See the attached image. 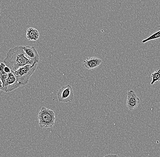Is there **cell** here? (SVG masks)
Returning a JSON list of instances; mask_svg holds the SVG:
<instances>
[{
  "label": "cell",
  "mask_w": 160,
  "mask_h": 157,
  "mask_svg": "<svg viewBox=\"0 0 160 157\" xmlns=\"http://www.w3.org/2000/svg\"><path fill=\"white\" fill-rule=\"evenodd\" d=\"M152 81L151 85L153 86L156 82L160 81V69L158 71H156L151 75Z\"/></svg>",
  "instance_id": "10"
},
{
  "label": "cell",
  "mask_w": 160,
  "mask_h": 157,
  "mask_svg": "<svg viewBox=\"0 0 160 157\" xmlns=\"http://www.w3.org/2000/svg\"><path fill=\"white\" fill-rule=\"evenodd\" d=\"M38 31L34 28H29L27 30V37L29 41H37L39 38Z\"/></svg>",
  "instance_id": "9"
},
{
  "label": "cell",
  "mask_w": 160,
  "mask_h": 157,
  "mask_svg": "<svg viewBox=\"0 0 160 157\" xmlns=\"http://www.w3.org/2000/svg\"><path fill=\"white\" fill-rule=\"evenodd\" d=\"M8 88L6 91V93L10 92L22 86L18 81L17 78L12 71L8 74Z\"/></svg>",
  "instance_id": "7"
},
{
  "label": "cell",
  "mask_w": 160,
  "mask_h": 157,
  "mask_svg": "<svg viewBox=\"0 0 160 157\" xmlns=\"http://www.w3.org/2000/svg\"><path fill=\"white\" fill-rule=\"evenodd\" d=\"M36 62H37L28 57L23 49V46H18L10 49L4 60V63L8 66L12 72L26 65Z\"/></svg>",
  "instance_id": "1"
},
{
  "label": "cell",
  "mask_w": 160,
  "mask_h": 157,
  "mask_svg": "<svg viewBox=\"0 0 160 157\" xmlns=\"http://www.w3.org/2000/svg\"><path fill=\"white\" fill-rule=\"evenodd\" d=\"M3 87V84L2 79L0 77V91L2 90Z\"/></svg>",
  "instance_id": "13"
},
{
  "label": "cell",
  "mask_w": 160,
  "mask_h": 157,
  "mask_svg": "<svg viewBox=\"0 0 160 157\" xmlns=\"http://www.w3.org/2000/svg\"><path fill=\"white\" fill-rule=\"evenodd\" d=\"M23 49L29 58L38 63L39 61V56L34 47L31 46L23 47Z\"/></svg>",
  "instance_id": "8"
},
{
  "label": "cell",
  "mask_w": 160,
  "mask_h": 157,
  "mask_svg": "<svg viewBox=\"0 0 160 157\" xmlns=\"http://www.w3.org/2000/svg\"><path fill=\"white\" fill-rule=\"evenodd\" d=\"M140 103L139 98L137 96L134 91L130 90L128 93L127 106L130 110L137 109Z\"/></svg>",
  "instance_id": "5"
},
{
  "label": "cell",
  "mask_w": 160,
  "mask_h": 157,
  "mask_svg": "<svg viewBox=\"0 0 160 157\" xmlns=\"http://www.w3.org/2000/svg\"><path fill=\"white\" fill-rule=\"evenodd\" d=\"M1 12V10L0 9V12Z\"/></svg>",
  "instance_id": "15"
},
{
  "label": "cell",
  "mask_w": 160,
  "mask_h": 157,
  "mask_svg": "<svg viewBox=\"0 0 160 157\" xmlns=\"http://www.w3.org/2000/svg\"><path fill=\"white\" fill-rule=\"evenodd\" d=\"M38 119L40 127L46 129L52 127L56 120L55 112L52 110L42 107L39 113Z\"/></svg>",
  "instance_id": "3"
},
{
  "label": "cell",
  "mask_w": 160,
  "mask_h": 157,
  "mask_svg": "<svg viewBox=\"0 0 160 157\" xmlns=\"http://www.w3.org/2000/svg\"><path fill=\"white\" fill-rule=\"evenodd\" d=\"M158 27H160V24L158 26Z\"/></svg>",
  "instance_id": "14"
},
{
  "label": "cell",
  "mask_w": 160,
  "mask_h": 157,
  "mask_svg": "<svg viewBox=\"0 0 160 157\" xmlns=\"http://www.w3.org/2000/svg\"><path fill=\"white\" fill-rule=\"evenodd\" d=\"M159 38H160V30L158 31V32H156L155 33L153 34L150 36L149 37L143 40L142 41V43H146V42H149V41L157 39Z\"/></svg>",
  "instance_id": "11"
},
{
  "label": "cell",
  "mask_w": 160,
  "mask_h": 157,
  "mask_svg": "<svg viewBox=\"0 0 160 157\" xmlns=\"http://www.w3.org/2000/svg\"><path fill=\"white\" fill-rule=\"evenodd\" d=\"M57 96L60 102H70L74 99L72 88L69 85L63 86L58 91Z\"/></svg>",
  "instance_id": "4"
},
{
  "label": "cell",
  "mask_w": 160,
  "mask_h": 157,
  "mask_svg": "<svg viewBox=\"0 0 160 157\" xmlns=\"http://www.w3.org/2000/svg\"><path fill=\"white\" fill-rule=\"evenodd\" d=\"M102 60L95 57H89L83 62L82 66L88 70H93L98 68L102 64Z\"/></svg>",
  "instance_id": "6"
},
{
  "label": "cell",
  "mask_w": 160,
  "mask_h": 157,
  "mask_svg": "<svg viewBox=\"0 0 160 157\" xmlns=\"http://www.w3.org/2000/svg\"><path fill=\"white\" fill-rule=\"evenodd\" d=\"M38 64V62H36L33 64H28L13 72L22 86L28 83L30 78L37 68Z\"/></svg>",
  "instance_id": "2"
},
{
  "label": "cell",
  "mask_w": 160,
  "mask_h": 157,
  "mask_svg": "<svg viewBox=\"0 0 160 157\" xmlns=\"http://www.w3.org/2000/svg\"><path fill=\"white\" fill-rule=\"evenodd\" d=\"M103 157H119L117 155H113V154H110L107 155Z\"/></svg>",
  "instance_id": "12"
}]
</instances>
